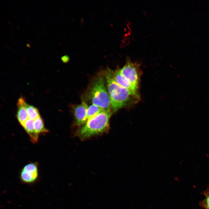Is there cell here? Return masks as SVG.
Returning <instances> with one entry per match:
<instances>
[{
	"mask_svg": "<svg viewBox=\"0 0 209 209\" xmlns=\"http://www.w3.org/2000/svg\"><path fill=\"white\" fill-rule=\"evenodd\" d=\"M25 107L29 119L33 120L40 116L39 110L36 107L27 103Z\"/></svg>",
	"mask_w": 209,
	"mask_h": 209,
	"instance_id": "7c38bea8",
	"label": "cell"
},
{
	"mask_svg": "<svg viewBox=\"0 0 209 209\" xmlns=\"http://www.w3.org/2000/svg\"><path fill=\"white\" fill-rule=\"evenodd\" d=\"M26 103L25 98L23 97L19 99L17 103V110L16 117L19 122L22 126L29 119L25 107Z\"/></svg>",
	"mask_w": 209,
	"mask_h": 209,
	"instance_id": "ba28073f",
	"label": "cell"
},
{
	"mask_svg": "<svg viewBox=\"0 0 209 209\" xmlns=\"http://www.w3.org/2000/svg\"><path fill=\"white\" fill-rule=\"evenodd\" d=\"M104 111L105 110L100 107L92 104L88 106L87 109V120Z\"/></svg>",
	"mask_w": 209,
	"mask_h": 209,
	"instance_id": "8fae6325",
	"label": "cell"
},
{
	"mask_svg": "<svg viewBox=\"0 0 209 209\" xmlns=\"http://www.w3.org/2000/svg\"><path fill=\"white\" fill-rule=\"evenodd\" d=\"M34 125L35 131L39 134H44L49 132L45 127L44 120L40 116L34 120Z\"/></svg>",
	"mask_w": 209,
	"mask_h": 209,
	"instance_id": "30bf717a",
	"label": "cell"
},
{
	"mask_svg": "<svg viewBox=\"0 0 209 209\" xmlns=\"http://www.w3.org/2000/svg\"><path fill=\"white\" fill-rule=\"evenodd\" d=\"M39 176L37 163H31L26 165L21 170L19 175L22 183L30 185L37 182Z\"/></svg>",
	"mask_w": 209,
	"mask_h": 209,
	"instance_id": "277c9868",
	"label": "cell"
},
{
	"mask_svg": "<svg viewBox=\"0 0 209 209\" xmlns=\"http://www.w3.org/2000/svg\"><path fill=\"white\" fill-rule=\"evenodd\" d=\"M61 60L63 62L66 63L69 61V57L67 55H65L62 57Z\"/></svg>",
	"mask_w": 209,
	"mask_h": 209,
	"instance_id": "5bb4252c",
	"label": "cell"
},
{
	"mask_svg": "<svg viewBox=\"0 0 209 209\" xmlns=\"http://www.w3.org/2000/svg\"><path fill=\"white\" fill-rule=\"evenodd\" d=\"M88 107L87 105L84 102H82L74 107V114L77 125H82L87 121V113Z\"/></svg>",
	"mask_w": 209,
	"mask_h": 209,
	"instance_id": "52a82bcc",
	"label": "cell"
},
{
	"mask_svg": "<svg viewBox=\"0 0 209 209\" xmlns=\"http://www.w3.org/2000/svg\"><path fill=\"white\" fill-rule=\"evenodd\" d=\"M86 96L92 104L106 111H111L112 108L109 97L101 75L97 77L90 86Z\"/></svg>",
	"mask_w": 209,
	"mask_h": 209,
	"instance_id": "7a4b0ae2",
	"label": "cell"
},
{
	"mask_svg": "<svg viewBox=\"0 0 209 209\" xmlns=\"http://www.w3.org/2000/svg\"><path fill=\"white\" fill-rule=\"evenodd\" d=\"M111 111H104L88 119L78 131L82 138H86L105 131L109 126Z\"/></svg>",
	"mask_w": 209,
	"mask_h": 209,
	"instance_id": "3957f363",
	"label": "cell"
},
{
	"mask_svg": "<svg viewBox=\"0 0 209 209\" xmlns=\"http://www.w3.org/2000/svg\"><path fill=\"white\" fill-rule=\"evenodd\" d=\"M108 93L113 112L134 102L139 99V95L122 87L115 81L113 72L108 69L105 72Z\"/></svg>",
	"mask_w": 209,
	"mask_h": 209,
	"instance_id": "6da1fadb",
	"label": "cell"
},
{
	"mask_svg": "<svg viewBox=\"0 0 209 209\" xmlns=\"http://www.w3.org/2000/svg\"><path fill=\"white\" fill-rule=\"evenodd\" d=\"M139 64L127 58L124 66L120 69L121 73L134 86L138 88L140 77Z\"/></svg>",
	"mask_w": 209,
	"mask_h": 209,
	"instance_id": "5b68a950",
	"label": "cell"
},
{
	"mask_svg": "<svg viewBox=\"0 0 209 209\" xmlns=\"http://www.w3.org/2000/svg\"><path fill=\"white\" fill-rule=\"evenodd\" d=\"M205 198L199 202V205L205 209H209V186L203 192Z\"/></svg>",
	"mask_w": 209,
	"mask_h": 209,
	"instance_id": "4fadbf2b",
	"label": "cell"
},
{
	"mask_svg": "<svg viewBox=\"0 0 209 209\" xmlns=\"http://www.w3.org/2000/svg\"><path fill=\"white\" fill-rule=\"evenodd\" d=\"M113 77L115 82L122 87L127 89L134 93L138 95V88L133 85L121 73L120 69L113 72Z\"/></svg>",
	"mask_w": 209,
	"mask_h": 209,
	"instance_id": "8992f818",
	"label": "cell"
},
{
	"mask_svg": "<svg viewBox=\"0 0 209 209\" xmlns=\"http://www.w3.org/2000/svg\"><path fill=\"white\" fill-rule=\"evenodd\" d=\"M30 138L31 141L34 143L38 141L39 134L35 131L34 125V121L28 119L22 126Z\"/></svg>",
	"mask_w": 209,
	"mask_h": 209,
	"instance_id": "9c48e42d",
	"label": "cell"
}]
</instances>
